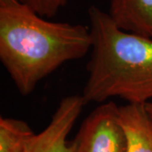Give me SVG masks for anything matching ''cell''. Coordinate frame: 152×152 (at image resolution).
I'll return each mask as SVG.
<instances>
[{
  "instance_id": "obj_1",
  "label": "cell",
  "mask_w": 152,
  "mask_h": 152,
  "mask_svg": "<svg viewBox=\"0 0 152 152\" xmlns=\"http://www.w3.org/2000/svg\"><path fill=\"white\" fill-rule=\"evenodd\" d=\"M91 45L89 26L48 20L19 0L0 4V59L22 96Z\"/></svg>"
},
{
  "instance_id": "obj_2",
  "label": "cell",
  "mask_w": 152,
  "mask_h": 152,
  "mask_svg": "<svg viewBox=\"0 0 152 152\" xmlns=\"http://www.w3.org/2000/svg\"><path fill=\"white\" fill-rule=\"evenodd\" d=\"M88 18L92 45L81 94L86 104L113 97L129 104L152 102V38L122 30L96 6L89 8Z\"/></svg>"
},
{
  "instance_id": "obj_3",
  "label": "cell",
  "mask_w": 152,
  "mask_h": 152,
  "mask_svg": "<svg viewBox=\"0 0 152 152\" xmlns=\"http://www.w3.org/2000/svg\"><path fill=\"white\" fill-rule=\"evenodd\" d=\"M72 143L74 152H127L118 106L106 102L94 109L82 123Z\"/></svg>"
},
{
  "instance_id": "obj_4",
  "label": "cell",
  "mask_w": 152,
  "mask_h": 152,
  "mask_svg": "<svg viewBox=\"0 0 152 152\" xmlns=\"http://www.w3.org/2000/svg\"><path fill=\"white\" fill-rule=\"evenodd\" d=\"M85 105L81 95L63 98L48 125L31 139L25 152H74L73 143L67 138Z\"/></svg>"
},
{
  "instance_id": "obj_5",
  "label": "cell",
  "mask_w": 152,
  "mask_h": 152,
  "mask_svg": "<svg viewBox=\"0 0 152 152\" xmlns=\"http://www.w3.org/2000/svg\"><path fill=\"white\" fill-rule=\"evenodd\" d=\"M118 118L127 152H152V119L145 105L128 103L118 107Z\"/></svg>"
},
{
  "instance_id": "obj_6",
  "label": "cell",
  "mask_w": 152,
  "mask_h": 152,
  "mask_svg": "<svg viewBox=\"0 0 152 152\" xmlns=\"http://www.w3.org/2000/svg\"><path fill=\"white\" fill-rule=\"evenodd\" d=\"M107 13L122 30L152 38V0H109Z\"/></svg>"
},
{
  "instance_id": "obj_7",
  "label": "cell",
  "mask_w": 152,
  "mask_h": 152,
  "mask_svg": "<svg viewBox=\"0 0 152 152\" xmlns=\"http://www.w3.org/2000/svg\"><path fill=\"white\" fill-rule=\"evenodd\" d=\"M36 134L26 122L12 118H0V152H25Z\"/></svg>"
},
{
  "instance_id": "obj_8",
  "label": "cell",
  "mask_w": 152,
  "mask_h": 152,
  "mask_svg": "<svg viewBox=\"0 0 152 152\" xmlns=\"http://www.w3.org/2000/svg\"><path fill=\"white\" fill-rule=\"evenodd\" d=\"M44 18L55 16L70 0H19Z\"/></svg>"
},
{
  "instance_id": "obj_9",
  "label": "cell",
  "mask_w": 152,
  "mask_h": 152,
  "mask_svg": "<svg viewBox=\"0 0 152 152\" xmlns=\"http://www.w3.org/2000/svg\"><path fill=\"white\" fill-rule=\"evenodd\" d=\"M145 108H146L148 113L151 116V118L152 119V102L145 104Z\"/></svg>"
}]
</instances>
